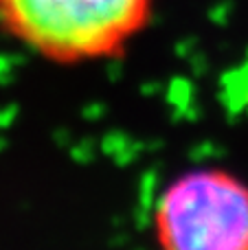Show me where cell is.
Instances as JSON below:
<instances>
[{"label": "cell", "mask_w": 248, "mask_h": 250, "mask_svg": "<svg viewBox=\"0 0 248 250\" xmlns=\"http://www.w3.org/2000/svg\"><path fill=\"white\" fill-rule=\"evenodd\" d=\"M156 0H0V31L53 64L123 53L154 18Z\"/></svg>", "instance_id": "1"}, {"label": "cell", "mask_w": 248, "mask_h": 250, "mask_svg": "<svg viewBox=\"0 0 248 250\" xmlns=\"http://www.w3.org/2000/svg\"><path fill=\"white\" fill-rule=\"evenodd\" d=\"M161 250H248V185L227 169H191L161 193L154 211Z\"/></svg>", "instance_id": "2"}]
</instances>
